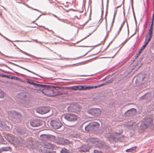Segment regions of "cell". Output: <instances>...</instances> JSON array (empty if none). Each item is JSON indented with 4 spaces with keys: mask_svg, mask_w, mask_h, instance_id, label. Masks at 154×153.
<instances>
[{
    "mask_svg": "<svg viewBox=\"0 0 154 153\" xmlns=\"http://www.w3.org/2000/svg\"><path fill=\"white\" fill-rule=\"evenodd\" d=\"M54 141L57 144L63 145H69L71 143L70 141H69L68 140L65 139L64 138H56Z\"/></svg>",
    "mask_w": 154,
    "mask_h": 153,
    "instance_id": "obj_13",
    "label": "cell"
},
{
    "mask_svg": "<svg viewBox=\"0 0 154 153\" xmlns=\"http://www.w3.org/2000/svg\"><path fill=\"white\" fill-rule=\"evenodd\" d=\"M0 76L6 77V78H9V79H13V80H19L18 78L15 77V76H11V75H3V74H0Z\"/></svg>",
    "mask_w": 154,
    "mask_h": 153,
    "instance_id": "obj_23",
    "label": "cell"
},
{
    "mask_svg": "<svg viewBox=\"0 0 154 153\" xmlns=\"http://www.w3.org/2000/svg\"><path fill=\"white\" fill-rule=\"evenodd\" d=\"M43 93L50 97H54V96H58V95H62L64 93L63 92L58 90L57 89H48V88H45L44 89H43L42 91Z\"/></svg>",
    "mask_w": 154,
    "mask_h": 153,
    "instance_id": "obj_1",
    "label": "cell"
},
{
    "mask_svg": "<svg viewBox=\"0 0 154 153\" xmlns=\"http://www.w3.org/2000/svg\"><path fill=\"white\" fill-rule=\"evenodd\" d=\"M5 97V94L2 90L0 89V98H3Z\"/></svg>",
    "mask_w": 154,
    "mask_h": 153,
    "instance_id": "obj_26",
    "label": "cell"
},
{
    "mask_svg": "<svg viewBox=\"0 0 154 153\" xmlns=\"http://www.w3.org/2000/svg\"><path fill=\"white\" fill-rule=\"evenodd\" d=\"M95 153H97V152H98V153H100V152H102L101 151H99V150H95L94 151Z\"/></svg>",
    "mask_w": 154,
    "mask_h": 153,
    "instance_id": "obj_31",
    "label": "cell"
},
{
    "mask_svg": "<svg viewBox=\"0 0 154 153\" xmlns=\"http://www.w3.org/2000/svg\"><path fill=\"white\" fill-rule=\"evenodd\" d=\"M5 136L9 142H10L12 144L16 145V146L20 145L21 143L20 140L18 138L15 137V136H13L11 135L6 134Z\"/></svg>",
    "mask_w": 154,
    "mask_h": 153,
    "instance_id": "obj_6",
    "label": "cell"
},
{
    "mask_svg": "<svg viewBox=\"0 0 154 153\" xmlns=\"http://www.w3.org/2000/svg\"><path fill=\"white\" fill-rule=\"evenodd\" d=\"M146 78V76L145 74H140L137 75L136 80V84L137 85H141L144 83Z\"/></svg>",
    "mask_w": 154,
    "mask_h": 153,
    "instance_id": "obj_11",
    "label": "cell"
},
{
    "mask_svg": "<svg viewBox=\"0 0 154 153\" xmlns=\"http://www.w3.org/2000/svg\"><path fill=\"white\" fill-rule=\"evenodd\" d=\"M43 122L39 120H34L30 122V125L33 127L40 126L43 125Z\"/></svg>",
    "mask_w": 154,
    "mask_h": 153,
    "instance_id": "obj_19",
    "label": "cell"
},
{
    "mask_svg": "<svg viewBox=\"0 0 154 153\" xmlns=\"http://www.w3.org/2000/svg\"><path fill=\"white\" fill-rule=\"evenodd\" d=\"M42 152H44V153H55V152L54 151H48V150H43L42 151Z\"/></svg>",
    "mask_w": 154,
    "mask_h": 153,
    "instance_id": "obj_29",
    "label": "cell"
},
{
    "mask_svg": "<svg viewBox=\"0 0 154 153\" xmlns=\"http://www.w3.org/2000/svg\"><path fill=\"white\" fill-rule=\"evenodd\" d=\"M69 151L66 149H63L61 151V153H69Z\"/></svg>",
    "mask_w": 154,
    "mask_h": 153,
    "instance_id": "obj_28",
    "label": "cell"
},
{
    "mask_svg": "<svg viewBox=\"0 0 154 153\" xmlns=\"http://www.w3.org/2000/svg\"><path fill=\"white\" fill-rule=\"evenodd\" d=\"M9 116L11 118H16L21 116V115L16 111H10L9 113Z\"/></svg>",
    "mask_w": 154,
    "mask_h": 153,
    "instance_id": "obj_20",
    "label": "cell"
},
{
    "mask_svg": "<svg viewBox=\"0 0 154 153\" xmlns=\"http://www.w3.org/2000/svg\"><path fill=\"white\" fill-rule=\"evenodd\" d=\"M51 126L52 127L55 129H59L62 126V124L60 121L57 120H53L51 123Z\"/></svg>",
    "mask_w": 154,
    "mask_h": 153,
    "instance_id": "obj_16",
    "label": "cell"
},
{
    "mask_svg": "<svg viewBox=\"0 0 154 153\" xmlns=\"http://www.w3.org/2000/svg\"><path fill=\"white\" fill-rule=\"evenodd\" d=\"M65 118L67 120L71 122L76 121L78 120V117L74 114H68L65 115Z\"/></svg>",
    "mask_w": 154,
    "mask_h": 153,
    "instance_id": "obj_17",
    "label": "cell"
},
{
    "mask_svg": "<svg viewBox=\"0 0 154 153\" xmlns=\"http://www.w3.org/2000/svg\"><path fill=\"white\" fill-rule=\"evenodd\" d=\"M43 147L46 148V149H47L49 150H53L55 148V145H54L52 144H50V143H47L45 145H44Z\"/></svg>",
    "mask_w": 154,
    "mask_h": 153,
    "instance_id": "obj_22",
    "label": "cell"
},
{
    "mask_svg": "<svg viewBox=\"0 0 154 153\" xmlns=\"http://www.w3.org/2000/svg\"><path fill=\"white\" fill-rule=\"evenodd\" d=\"M137 113V110L135 109H131L130 110H128L125 114V116L130 117L136 115Z\"/></svg>",
    "mask_w": 154,
    "mask_h": 153,
    "instance_id": "obj_18",
    "label": "cell"
},
{
    "mask_svg": "<svg viewBox=\"0 0 154 153\" xmlns=\"http://www.w3.org/2000/svg\"><path fill=\"white\" fill-rule=\"evenodd\" d=\"M102 85L97 86H87V85L83 86V85H81V86H74V87H71L70 89H71L75 90H86V89H93V88H97V87H100V86H102Z\"/></svg>",
    "mask_w": 154,
    "mask_h": 153,
    "instance_id": "obj_10",
    "label": "cell"
},
{
    "mask_svg": "<svg viewBox=\"0 0 154 153\" xmlns=\"http://www.w3.org/2000/svg\"><path fill=\"white\" fill-rule=\"evenodd\" d=\"M81 107L77 104H74L68 107V111L70 112L79 113L81 111Z\"/></svg>",
    "mask_w": 154,
    "mask_h": 153,
    "instance_id": "obj_7",
    "label": "cell"
},
{
    "mask_svg": "<svg viewBox=\"0 0 154 153\" xmlns=\"http://www.w3.org/2000/svg\"><path fill=\"white\" fill-rule=\"evenodd\" d=\"M10 150H11V148L10 147H4V148H1V149H0V152H2V151H10Z\"/></svg>",
    "mask_w": 154,
    "mask_h": 153,
    "instance_id": "obj_24",
    "label": "cell"
},
{
    "mask_svg": "<svg viewBox=\"0 0 154 153\" xmlns=\"http://www.w3.org/2000/svg\"><path fill=\"white\" fill-rule=\"evenodd\" d=\"M153 20H154V16H153V19H152V24H151V27L150 29V31H149V33H148L147 36H146V39L145 42V43H144V46L142 47L141 48L140 50L139 51V52L137 53V55L136 57H138V56L139 55V54H140L141 53V52L142 51L143 49L145 48L146 46V45L148 44L149 42L150 41L151 39V37H152V32H153Z\"/></svg>",
    "mask_w": 154,
    "mask_h": 153,
    "instance_id": "obj_3",
    "label": "cell"
},
{
    "mask_svg": "<svg viewBox=\"0 0 154 153\" xmlns=\"http://www.w3.org/2000/svg\"><path fill=\"white\" fill-rule=\"evenodd\" d=\"M18 133H19V134H24V132H23V131L20 130L19 131V130H18Z\"/></svg>",
    "mask_w": 154,
    "mask_h": 153,
    "instance_id": "obj_30",
    "label": "cell"
},
{
    "mask_svg": "<svg viewBox=\"0 0 154 153\" xmlns=\"http://www.w3.org/2000/svg\"><path fill=\"white\" fill-rule=\"evenodd\" d=\"M0 143H2V144H5V141L3 139V137H2L1 135H0Z\"/></svg>",
    "mask_w": 154,
    "mask_h": 153,
    "instance_id": "obj_27",
    "label": "cell"
},
{
    "mask_svg": "<svg viewBox=\"0 0 154 153\" xmlns=\"http://www.w3.org/2000/svg\"><path fill=\"white\" fill-rule=\"evenodd\" d=\"M91 148V146L88 145H84L83 146L81 147L80 149V151L81 152H87Z\"/></svg>",
    "mask_w": 154,
    "mask_h": 153,
    "instance_id": "obj_21",
    "label": "cell"
},
{
    "mask_svg": "<svg viewBox=\"0 0 154 153\" xmlns=\"http://www.w3.org/2000/svg\"><path fill=\"white\" fill-rule=\"evenodd\" d=\"M88 113L92 116H99L102 113V110L100 109L93 108L91 109L88 111Z\"/></svg>",
    "mask_w": 154,
    "mask_h": 153,
    "instance_id": "obj_12",
    "label": "cell"
},
{
    "mask_svg": "<svg viewBox=\"0 0 154 153\" xmlns=\"http://www.w3.org/2000/svg\"><path fill=\"white\" fill-rule=\"evenodd\" d=\"M17 97L19 99H20V100L24 101H30L32 99V96L27 93H20L18 94Z\"/></svg>",
    "mask_w": 154,
    "mask_h": 153,
    "instance_id": "obj_9",
    "label": "cell"
},
{
    "mask_svg": "<svg viewBox=\"0 0 154 153\" xmlns=\"http://www.w3.org/2000/svg\"><path fill=\"white\" fill-rule=\"evenodd\" d=\"M100 125L96 122H93L91 123L85 127V130L86 132H91L96 129L99 127Z\"/></svg>",
    "mask_w": 154,
    "mask_h": 153,
    "instance_id": "obj_8",
    "label": "cell"
},
{
    "mask_svg": "<svg viewBox=\"0 0 154 153\" xmlns=\"http://www.w3.org/2000/svg\"><path fill=\"white\" fill-rule=\"evenodd\" d=\"M152 48L153 51H154V44H153V46H152Z\"/></svg>",
    "mask_w": 154,
    "mask_h": 153,
    "instance_id": "obj_32",
    "label": "cell"
},
{
    "mask_svg": "<svg viewBox=\"0 0 154 153\" xmlns=\"http://www.w3.org/2000/svg\"><path fill=\"white\" fill-rule=\"evenodd\" d=\"M108 139L111 142H117L122 141L124 139V137L122 135L118 133H110L108 135Z\"/></svg>",
    "mask_w": 154,
    "mask_h": 153,
    "instance_id": "obj_2",
    "label": "cell"
},
{
    "mask_svg": "<svg viewBox=\"0 0 154 153\" xmlns=\"http://www.w3.org/2000/svg\"><path fill=\"white\" fill-rule=\"evenodd\" d=\"M88 141L91 144L98 148H103V149L108 148L107 145L105 144V143L98 139L92 138V139L89 140Z\"/></svg>",
    "mask_w": 154,
    "mask_h": 153,
    "instance_id": "obj_4",
    "label": "cell"
},
{
    "mask_svg": "<svg viewBox=\"0 0 154 153\" xmlns=\"http://www.w3.org/2000/svg\"><path fill=\"white\" fill-rule=\"evenodd\" d=\"M153 123V119L151 117H147L143 120L141 125V129L145 130L150 127Z\"/></svg>",
    "mask_w": 154,
    "mask_h": 153,
    "instance_id": "obj_5",
    "label": "cell"
},
{
    "mask_svg": "<svg viewBox=\"0 0 154 153\" xmlns=\"http://www.w3.org/2000/svg\"><path fill=\"white\" fill-rule=\"evenodd\" d=\"M137 149V147H132V148H130L129 149L127 150L126 151L127 152H132L133 151H135Z\"/></svg>",
    "mask_w": 154,
    "mask_h": 153,
    "instance_id": "obj_25",
    "label": "cell"
},
{
    "mask_svg": "<svg viewBox=\"0 0 154 153\" xmlns=\"http://www.w3.org/2000/svg\"><path fill=\"white\" fill-rule=\"evenodd\" d=\"M41 140L43 141H54L56 139V137L54 136L49 135H43L41 136Z\"/></svg>",
    "mask_w": 154,
    "mask_h": 153,
    "instance_id": "obj_14",
    "label": "cell"
},
{
    "mask_svg": "<svg viewBox=\"0 0 154 153\" xmlns=\"http://www.w3.org/2000/svg\"><path fill=\"white\" fill-rule=\"evenodd\" d=\"M50 108L47 107H42L38 108L37 109V112L38 113L40 114H45L47 113L50 111Z\"/></svg>",
    "mask_w": 154,
    "mask_h": 153,
    "instance_id": "obj_15",
    "label": "cell"
}]
</instances>
